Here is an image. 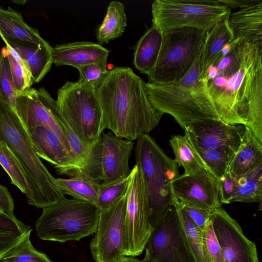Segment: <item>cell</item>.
I'll return each mask as SVG.
<instances>
[{
  "mask_svg": "<svg viewBox=\"0 0 262 262\" xmlns=\"http://www.w3.org/2000/svg\"><path fill=\"white\" fill-rule=\"evenodd\" d=\"M215 76L207 88L221 121L249 127L262 142V47L246 41L233 45L213 64Z\"/></svg>",
  "mask_w": 262,
  "mask_h": 262,
  "instance_id": "6da1fadb",
  "label": "cell"
},
{
  "mask_svg": "<svg viewBox=\"0 0 262 262\" xmlns=\"http://www.w3.org/2000/svg\"><path fill=\"white\" fill-rule=\"evenodd\" d=\"M146 84L130 67L109 71L96 89L104 129L134 141L157 126L163 114L151 103Z\"/></svg>",
  "mask_w": 262,
  "mask_h": 262,
  "instance_id": "7a4b0ae2",
  "label": "cell"
},
{
  "mask_svg": "<svg viewBox=\"0 0 262 262\" xmlns=\"http://www.w3.org/2000/svg\"><path fill=\"white\" fill-rule=\"evenodd\" d=\"M202 52L181 79L170 83L146 84L154 106L163 114L172 116L182 128L186 122L221 120L210 96L206 78L201 76Z\"/></svg>",
  "mask_w": 262,
  "mask_h": 262,
  "instance_id": "3957f363",
  "label": "cell"
},
{
  "mask_svg": "<svg viewBox=\"0 0 262 262\" xmlns=\"http://www.w3.org/2000/svg\"><path fill=\"white\" fill-rule=\"evenodd\" d=\"M0 140L5 141L26 171L28 203L38 208L53 205L66 198L33 147L28 131L16 112L0 99Z\"/></svg>",
  "mask_w": 262,
  "mask_h": 262,
  "instance_id": "277c9868",
  "label": "cell"
},
{
  "mask_svg": "<svg viewBox=\"0 0 262 262\" xmlns=\"http://www.w3.org/2000/svg\"><path fill=\"white\" fill-rule=\"evenodd\" d=\"M135 149L136 163L141 167L148 189L149 222L153 228L177 200L172 184L180 175L178 166L148 134L139 137Z\"/></svg>",
  "mask_w": 262,
  "mask_h": 262,
  "instance_id": "5b68a950",
  "label": "cell"
},
{
  "mask_svg": "<svg viewBox=\"0 0 262 262\" xmlns=\"http://www.w3.org/2000/svg\"><path fill=\"white\" fill-rule=\"evenodd\" d=\"M99 213L94 204L66 198L42 209L35 223L37 235L43 241H78L95 233Z\"/></svg>",
  "mask_w": 262,
  "mask_h": 262,
  "instance_id": "8992f818",
  "label": "cell"
},
{
  "mask_svg": "<svg viewBox=\"0 0 262 262\" xmlns=\"http://www.w3.org/2000/svg\"><path fill=\"white\" fill-rule=\"evenodd\" d=\"M58 111L81 144L90 150L104 130L96 89L67 81L57 91Z\"/></svg>",
  "mask_w": 262,
  "mask_h": 262,
  "instance_id": "52a82bcc",
  "label": "cell"
},
{
  "mask_svg": "<svg viewBox=\"0 0 262 262\" xmlns=\"http://www.w3.org/2000/svg\"><path fill=\"white\" fill-rule=\"evenodd\" d=\"M207 33L192 28L162 32L160 50L155 66L147 74L148 83H170L182 78L200 54Z\"/></svg>",
  "mask_w": 262,
  "mask_h": 262,
  "instance_id": "ba28073f",
  "label": "cell"
},
{
  "mask_svg": "<svg viewBox=\"0 0 262 262\" xmlns=\"http://www.w3.org/2000/svg\"><path fill=\"white\" fill-rule=\"evenodd\" d=\"M152 25L161 33L192 28L209 32L231 13L220 0H156L151 5Z\"/></svg>",
  "mask_w": 262,
  "mask_h": 262,
  "instance_id": "9c48e42d",
  "label": "cell"
},
{
  "mask_svg": "<svg viewBox=\"0 0 262 262\" xmlns=\"http://www.w3.org/2000/svg\"><path fill=\"white\" fill-rule=\"evenodd\" d=\"M132 171L126 197L124 250L125 256L135 257L144 250L152 228L149 222L151 209L148 189L138 163H136Z\"/></svg>",
  "mask_w": 262,
  "mask_h": 262,
  "instance_id": "30bf717a",
  "label": "cell"
},
{
  "mask_svg": "<svg viewBox=\"0 0 262 262\" xmlns=\"http://www.w3.org/2000/svg\"><path fill=\"white\" fill-rule=\"evenodd\" d=\"M143 262H195L173 205L152 228Z\"/></svg>",
  "mask_w": 262,
  "mask_h": 262,
  "instance_id": "8fae6325",
  "label": "cell"
},
{
  "mask_svg": "<svg viewBox=\"0 0 262 262\" xmlns=\"http://www.w3.org/2000/svg\"><path fill=\"white\" fill-rule=\"evenodd\" d=\"M126 197L127 193L112 206L100 210L96 230L90 245L95 262H113L125 256L124 226Z\"/></svg>",
  "mask_w": 262,
  "mask_h": 262,
  "instance_id": "7c38bea8",
  "label": "cell"
},
{
  "mask_svg": "<svg viewBox=\"0 0 262 262\" xmlns=\"http://www.w3.org/2000/svg\"><path fill=\"white\" fill-rule=\"evenodd\" d=\"M15 112L26 129L38 125L46 127L55 134L72 154L66 134L58 119L56 101L43 87L38 90L30 88L16 92Z\"/></svg>",
  "mask_w": 262,
  "mask_h": 262,
  "instance_id": "4fadbf2b",
  "label": "cell"
},
{
  "mask_svg": "<svg viewBox=\"0 0 262 262\" xmlns=\"http://www.w3.org/2000/svg\"><path fill=\"white\" fill-rule=\"evenodd\" d=\"M183 128L194 148L217 149L234 156L239 146L245 126L207 119L185 123Z\"/></svg>",
  "mask_w": 262,
  "mask_h": 262,
  "instance_id": "5bb4252c",
  "label": "cell"
},
{
  "mask_svg": "<svg viewBox=\"0 0 262 262\" xmlns=\"http://www.w3.org/2000/svg\"><path fill=\"white\" fill-rule=\"evenodd\" d=\"M210 220L226 262H259L255 244L222 207L212 211Z\"/></svg>",
  "mask_w": 262,
  "mask_h": 262,
  "instance_id": "9a60e30c",
  "label": "cell"
},
{
  "mask_svg": "<svg viewBox=\"0 0 262 262\" xmlns=\"http://www.w3.org/2000/svg\"><path fill=\"white\" fill-rule=\"evenodd\" d=\"M172 186L175 198L183 206L205 210L222 207L219 180L207 169L179 175Z\"/></svg>",
  "mask_w": 262,
  "mask_h": 262,
  "instance_id": "2e32d148",
  "label": "cell"
},
{
  "mask_svg": "<svg viewBox=\"0 0 262 262\" xmlns=\"http://www.w3.org/2000/svg\"><path fill=\"white\" fill-rule=\"evenodd\" d=\"M27 130L37 156L54 166L58 174L71 177L77 173L80 166L76 158L55 134L42 125Z\"/></svg>",
  "mask_w": 262,
  "mask_h": 262,
  "instance_id": "e0dca14e",
  "label": "cell"
},
{
  "mask_svg": "<svg viewBox=\"0 0 262 262\" xmlns=\"http://www.w3.org/2000/svg\"><path fill=\"white\" fill-rule=\"evenodd\" d=\"M134 142L116 137L112 132L101 134V167L103 183L127 177L131 170L129 160Z\"/></svg>",
  "mask_w": 262,
  "mask_h": 262,
  "instance_id": "ac0fdd59",
  "label": "cell"
},
{
  "mask_svg": "<svg viewBox=\"0 0 262 262\" xmlns=\"http://www.w3.org/2000/svg\"><path fill=\"white\" fill-rule=\"evenodd\" d=\"M110 53L101 45L89 41L57 45L52 48V62L56 66H70L77 69L107 58Z\"/></svg>",
  "mask_w": 262,
  "mask_h": 262,
  "instance_id": "d6986e66",
  "label": "cell"
},
{
  "mask_svg": "<svg viewBox=\"0 0 262 262\" xmlns=\"http://www.w3.org/2000/svg\"><path fill=\"white\" fill-rule=\"evenodd\" d=\"M228 23L233 35L232 42L246 41L262 47V1L230 13Z\"/></svg>",
  "mask_w": 262,
  "mask_h": 262,
  "instance_id": "ffe728a7",
  "label": "cell"
},
{
  "mask_svg": "<svg viewBox=\"0 0 262 262\" xmlns=\"http://www.w3.org/2000/svg\"><path fill=\"white\" fill-rule=\"evenodd\" d=\"M6 45L15 51L24 60L34 83L40 82L50 71L52 62V47L47 42L37 45L23 40L0 36Z\"/></svg>",
  "mask_w": 262,
  "mask_h": 262,
  "instance_id": "44dd1931",
  "label": "cell"
},
{
  "mask_svg": "<svg viewBox=\"0 0 262 262\" xmlns=\"http://www.w3.org/2000/svg\"><path fill=\"white\" fill-rule=\"evenodd\" d=\"M262 163V142L245 126L241 143L229 167L234 177L247 173Z\"/></svg>",
  "mask_w": 262,
  "mask_h": 262,
  "instance_id": "7402d4cb",
  "label": "cell"
},
{
  "mask_svg": "<svg viewBox=\"0 0 262 262\" xmlns=\"http://www.w3.org/2000/svg\"><path fill=\"white\" fill-rule=\"evenodd\" d=\"M0 36L37 45L47 42L36 29L27 25L21 14L10 6L6 9L0 6Z\"/></svg>",
  "mask_w": 262,
  "mask_h": 262,
  "instance_id": "603a6c76",
  "label": "cell"
},
{
  "mask_svg": "<svg viewBox=\"0 0 262 262\" xmlns=\"http://www.w3.org/2000/svg\"><path fill=\"white\" fill-rule=\"evenodd\" d=\"M162 40L161 32L152 26L145 31L134 47L133 63L142 74H147L155 66Z\"/></svg>",
  "mask_w": 262,
  "mask_h": 262,
  "instance_id": "cb8c5ba5",
  "label": "cell"
},
{
  "mask_svg": "<svg viewBox=\"0 0 262 262\" xmlns=\"http://www.w3.org/2000/svg\"><path fill=\"white\" fill-rule=\"evenodd\" d=\"M229 17L217 23L207 33L201 56V76L203 78H206L207 69L217 59L224 46L233 39L229 26Z\"/></svg>",
  "mask_w": 262,
  "mask_h": 262,
  "instance_id": "d4e9b609",
  "label": "cell"
},
{
  "mask_svg": "<svg viewBox=\"0 0 262 262\" xmlns=\"http://www.w3.org/2000/svg\"><path fill=\"white\" fill-rule=\"evenodd\" d=\"M127 25V17L123 3L114 1L110 3L106 13L96 32L98 44L102 45L120 37Z\"/></svg>",
  "mask_w": 262,
  "mask_h": 262,
  "instance_id": "484cf974",
  "label": "cell"
},
{
  "mask_svg": "<svg viewBox=\"0 0 262 262\" xmlns=\"http://www.w3.org/2000/svg\"><path fill=\"white\" fill-rule=\"evenodd\" d=\"M235 185L231 203H258L262 201V163L247 173L235 177Z\"/></svg>",
  "mask_w": 262,
  "mask_h": 262,
  "instance_id": "4316f807",
  "label": "cell"
},
{
  "mask_svg": "<svg viewBox=\"0 0 262 262\" xmlns=\"http://www.w3.org/2000/svg\"><path fill=\"white\" fill-rule=\"evenodd\" d=\"M55 182L64 194L97 206L101 183L80 175L69 179L56 178Z\"/></svg>",
  "mask_w": 262,
  "mask_h": 262,
  "instance_id": "83f0119b",
  "label": "cell"
},
{
  "mask_svg": "<svg viewBox=\"0 0 262 262\" xmlns=\"http://www.w3.org/2000/svg\"><path fill=\"white\" fill-rule=\"evenodd\" d=\"M169 143L174 155L173 160L178 166L183 168L184 174L208 170L185 135L171 136Z\"/></svg>",
  "mask_w": 262,
  "mask_h": 262,
  "instance_id": "f1b7e54d",
  "label": "cell"
},
{
  "mask_svg": "<svg viewBox=\"0 0 262 262\" xmlns=\"http://www.w3.org/2000/svg\"><path fill=\"white\" fill-rule=\"evenodd\" d=\"M174 205L177 209L195 261L212 262L204 244L203 232L177 200L175 202Z\"/></svg>",
  "mask_w": 262,
  "mask_h": 262,
  "instance_id": "f546056e",
  "label": "cell"
},
{
  "mask_svg": "<svg viewBox=\"0 0 262 262\" xmlns=\"http://www.w3.org/2000/svg\"><path fill=\"white\" fill-rule=\"evenodd\" d=\"M0 165L9 176L11 184L26 195L28 183L25 169L15 154L2 140H0Z\"/></svg>",
  "mask_w": 262,
  "mask_h": 262,
  "instance_id": "4dcf8cb0",
  "label": "cell"
},
{
  "mask_svg": "<svg viewBox=\"0 0 262 262\" xmlns=\"http://www.w3.org/2000/svg\"><path fill=\"white\" fill-rule=\"evenodd\" d=\"M15 216L0 214V256L14 246L31 230Z\"/></svg>",
  "mask_w": 262,
  "mask_h": 262,
  "instance_id": "1f68e13d",
  "label": "cell"
},
{
  "mask_svg": "<svg viewBox=\"0 0 262 262\" xmlns=\"http://www.w3.org/2000/svg\"><path fill=\"white\" fill-rule=\"evenodd\" d=\"M32 230L14 246L0 256V262H54L37 250L30 241Z\"/></svg>",
  "mask_w": 262,
  "mask_h": 262,
  "instance_id": "d6a6232c",
  "label": "cell"
},
{
  "mask_svg": "<svg viewBox=\"0 0 262 262\" xmlns=\"http://www.w3.org/2000/svg\"><path fill=\"white\" fill-rule=\"evenodd\" d=\"M133 173L126 177L108 183H101L97 206L100 210L109 208L125 195L128 191Z\"/></svg>",
  "mask_w": 262,
  "mask_h": 262,
  "instance_id": "836d02e7",
  "label": "cell"
},
{
  "mask_svg": "<svg viewBox=\"0 0 262 262\" xmlns=\"http://www.w3.org/2000/svg\"><path fill=\"white\" fill-rule=\"evenodd\" d=\"M5 47L16 92H22L31 88L34 82L27 65L12 48L7 45Z\"/></svg>",
  "mask_w": 262,
  "mask_h": 262,
  "instance_id": "e575fe53",
  "label": "cell"
},
{
  "mask_svg": "<svg viewBox=\"0 0 262 262\" xmlns=\"http://www.w3.org/2000/svg\"><path fill=\"white\" fill-rule=\"evenodd\" d=\"M194 148L208 170L218 180L228 170L234 157L220 150L204 149L194 147Z\"/></svg>",
  "mask_w": 262,
  "mask_h": 262,
  "instance_id": "d590c367",
  "label": "cell"
},
{
  "mask_svg": "<svg viewBox=\"0 0 262 262\" xmlns=\"http://www.w3.org/2000/svg\"><path fill=\"white\" fill-rule=\"evenodd\" d=\"M16 98V91L4 47L0 51V99L15 112Z\"/></svg>",
  "mask_w": 262,
  "mask_h": 262,
  "instance_id": "8d00e7d4",
  "label": "cell"
},
{
  "mask_svg": "<svg viewBox=\"0 0 262 262\" xmlns=\"http://www.w3.org/2000/svg\"><path fill=\"white\" fill-rule=\"evenodd\" d=\"M107 59L105 58L77 68L79 74L78 81L96 89L109 72L106 68Z\"/></svg>",
  "mask_w": 262,
  "mask_h": 262,
  "instance_id": "74e56055",
  "label": "cell"
},
{
  "mask_svg": "<svg viewBox=\"0 0 262 262\" xmlns=\"http://www.w3.org/2000/svg\"><path fill=\"white\" fill-rule=\"evenodd\" d=\"M203 238L212 262H226L210 219L203 232Z\"/></svg>",
  "mask_w": 262,
  "mask_h": 262,
  "instance_id": "f35d334b",
  "label": "cell"
},
{
  "mask_svg": "<svg viewBox=\"0 0 262 262\" xmlns=\"http://www.w3.org/2000/svg\"><path fill=\"white\" fill-rule=\"evenodd\" d=\"M221 204H230L234 193L235 178L228 169L219 180Z\"/></svg>",
  "mask_w": 262,
  "mask_h": 262,
  "instance_id": "ab89813d",
  "label": "cell"
},
{
  "mask_svg": "<svg viewBox=\"0 0 262 262\" xmlns=\"http://www.w3.org/2000/svg\"><path fill=\"white\" fill-rule=\"evenodd\" d=\"M183 207L199 229L203 232L209 220L213 210H205L190 206H183Z\"/></svg>",
  "mask_w": 262,
  "mask_h": 262,
  "instance_id": "60d3db41",
  "label": "cell"
},
{
  "mask_svg": "<svg viewBox=\"0 0 262 262\" xmlns=\"http://www.w3.org/2000/svg\"><path fill=\"white\" fill-rule=\"evenodd\" d=\"M0 206L4 213L11 217H15L14 214V200L8 188L0 184Z\"/></svg>",
  "mask_w": 262,
  "mask_h": 262,
  "instance_id": "b9f144b4",
  "label": "cell"
},
{
  "mask_svg": "<svg viewBox=\"0 0 262 262\" xmlns=\"http://www.w3.org/2000/svg\"><path fill=\"white\" fill-rule=\"evenodd\" d=\"M259 0H220L221 4L226 6L229 9L233 8H242L249 5L254 4Z\"/></svg>",
  "mask_w": 262,
  "mask_h": 262,
  "instance_id": "7bdbcfd3",
  "label": "cell"
},
{
  "mask_svg": "<svg viewBox=\"0 0 262 262\" xmlns=\"http://www.w3.org/2000/svg\"><path fill=\"white\" fill-rule=\"evenodd\" d=\"M113 262H143L142 260H140L136 258L133 256H123L115 260Z\"/></svg>",
  "mask_w": 262,
  "mask_h": 262,
  "instance_id": "ee69618b",
  "label": "cell"
},
{
  "mask_svg": "<svg viewBox=\"0 0 262 262\" xmlns=\"http://www.w3.org/2000/svg\"><path fill=\"white\" fill-rule=\"evenodd\" d=\"M233 45V43L232 41L225 45L221 50V55L222 57H225L231 51Z\"/></svg>",
  "mask_w": 262,
  "mask_h": 262,
  "instance_id": "f6af8a7d",
  "label": "cell"
},
{
  "mask_svg": "<svg viewBox=\"0 0 262 262\" xmlns=\"http://www.w3.org/2000/svg\"><path fill=\"white\" fill-rule=\"evenodd\" d=\"M13 3H15L18 5H24L25 3L26 2V1H13Z\"/></svg>",
  "mask_w": 262,
  "mask_h": 262,
  "instance_id": "bcb514c9",
  "label": "cell"
},
{
  "mask_svg": "<svg viewBox=\"0 0 262 262\" xmlns=\"http://www.w3.org/2000/svg\"><path fill=\"white\" fill-rule=\"evenodd\" d=\"M3 213H4V211H3V209L2 208V207L0 206V214H3Z\"/></svg>",
  "mask_w": 262,
  "mask_h": 262,
  "instance_id": "7dc6e473",
  "label": "cell"
}]
</instances>
